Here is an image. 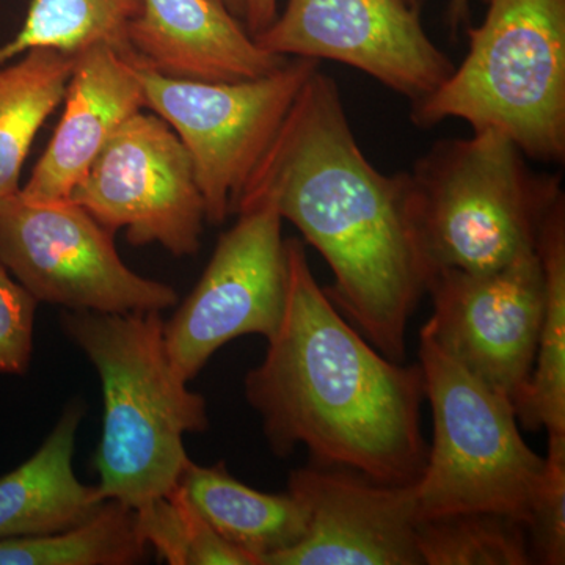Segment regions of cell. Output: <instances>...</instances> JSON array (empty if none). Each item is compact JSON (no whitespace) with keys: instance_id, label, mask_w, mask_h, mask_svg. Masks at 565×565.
Returning a JSON list of instances; mask_svg holds the SVG:
<instances>
[{"instance_id":"6da1fadb","label":"cell","mask_w":565,"mask_h":565,"mask_svg":"<svg viewBox=\"0 0 565 565\" xmlns=\"http://www.w3.org/2000/svg\"><path fill=\"white\" fill-rule=\"evenodd\" d=\"M247 195L273 199L329 264L334 281L323 291L334 307L403 363L408 322L429 280L407 173L388 177L367 161L329 74L318 68L305 82L237 202Z\"/></svg>"},{"instance_id":"7a4b0ae2","label":"cell","mask_w":565,"mask_h":565,"mask_svg":"<svg viewBox=\"0 0 565 565\" xmlns=\"http://www.w3.org/2000/svg\"><path fill=\"white\" fill-rule=\"evenodd\" d=\"M288 296L280 327L245 375L247 403L278 457L303 445L319 467L384 484H415L429 446L418 364L386 359L316 281L299 239H286Z\"/></svg>"},{"instance_id":"3957f363","label":"cell","mask_w":565,"mask_h":565,"mask_svg":"<svg viewBox=\"0 0 565 565\" xmlns=\"http://www.w3.org/2000/svg\"><path fill=\"white\" fill-rule=\"evenodd\" d=\"M163 319L151 313L63 310V332L102 379V441L95 456L102 501L141 508L180 484L185 434L210 427L206 399L174 370Z\"/></svg>"},{"instance_id":"277c9868","label":"cell","mask_w":565,"mask_h":565,"mask_svg":"<svg viewBox=\"0 0 565 565\" xmlns=\"http://www.w3.org/2000/svg\"><path fill=\"white\" fill-rule=\"evenodd\" d=\"M407 178L429 278L441 269H500L537 250L546 218L564 196L561 178L531 170L498 129L438 141Z\"/></svg>"},{"instance_id":"5b68a950","label":"cell","mask_w":565,"mask_h":565,"mask_svg":"<svg viewBox=\"0 0 565 565\" xmlns=\"http://www.w3.org/2000/svg\"><path fill=\"white\" fill-rule=\"evenodd\" d=\"M486 2L467 57L412 106V121L426 129L457 118L504 132L526 158L564 162L565 0Z\"/></svg>"},{"instance_id":"8992f818","label":"cell","mask_w":565,"mask_h":565,"mask_svg":"<svg viewBox=\"0 0 565 565\" xmlns=\"http://www.w3.org/2000/svg\"><path fill=\"white\" fill-rule=\"evenodd\" d=\"M434 444L416 482L419 520L455 512L530 519L545 457L523 440L514 405L419 333Z\"/></svg>"},{"instance_id":"52a82bcc","label":"cell","mask_w":565,"mask_h":565,"mask_svg":"<svg viewBox=\"0 0 565 565\" xmlns=\"http://www.w3.org/2000/svg\"><path fill=\"white\" fill-rule=\"evenodd\" d=\"M145 107L162 118L191 156L206 222L221 225L269 150L318 61L289 58L258 79H173L132 61Z\"/></svg>"},{"instance_id":"ba28073f","label":"cell","mask_w":565,"mask_h":565,"mask_svg":"<svg viewBox=\"0 0 565 565\" xmlns=\"http://www.w3.org/2000/svg\"><path fill=\"white\" fill-rule=\"evenodd\" d=\"M0 262L39 302L63 310L162 313L178 305L172 286L129 269L114 233L70 199L2 200Z\"/></svg>"},{"instance_id":"9c48e42d","label":"cell","mask_w":565,"mask_h":565,"mask_svg":"<svg viewBox=\"0 0 565 565\" xmlns=\"http://www.w3.org/2000/svg\"><path fill=\"white\" fill-rule=\"evenodd\" d=\"M237 221L223 233L211 262L169 322L167 352L191 382L211 356L236 338L270 340L280 327L288 296V252L282 217L267 195L243 196Z\"/></svg>"},{"instance_id":"30bf717a","label":"cell","mask_w":565,"mask_h":565,"mask_svg":"<svg viewBox=\"0 0 565 565\" xmlns=\"http://www.w3.org/2000/svg\"><path fill=\"white\" fill-rule=\"evenodd\" d=\"M70 200L136 247L159 244L177 258L200 250L206 212L192 159L156 114L122 122Z\"/></svg>"},{"instance_id":"8fae6325","label":"cell","mask_w":565,"mask_h":565,"mask_svg":"<svg viewBox=\"0 0 565 565\" xmlns=\"http://www.w3.org/2000/svg\"><path fill=\"white\" fill-rule=\"evenodd\" d=\"M426 294L434 311L422 333L515 408L533 375L544 318L539 252L487 273L437 270Z\"/></svg>"},{"instance_id":"7c38bea8","label":"cell","mask_w":565,"mask_h":565,"mask_svg":"<svg viewBox=\"0 0 565 565\" xmlns=\"http://www.w3.org/2000/svg\"><path fill=\"white\" fill-rule=\"evenodd\" d=\"M253 40L282 57L344 63L412 104L433 95L456 68L405 0H288Z\"/></svg>"},{"instance_id":"4fadbf2b","label":"cell","mask_w":565,"mask_h":565,"mask_svg":"<svg viewBox=\"0 0 565 565\" xmlns=\"http://www.w3.org/2000/svg\"><path fill=\"white\" fill-rule=\"evenodd\" d=\"M288 492L307 509V534L267 565H423L416 482L316 465L294 470Z\"/></svg>"},{"instance_id":"5bb4252c","label":"cell","mask_w":565,"mask_h":565,"mask_svg":"<svg viewBox=\"0 0 565 565\" xmlns=\"http://www.w3.org/2000/svg\"><path fill=\"white\" fill-rule=\"evenodd\" d=\"M65 109L20 195L31 202L68 200L122 122L145 109L132 62L109 46L74 55Z\"/></svg>"},{"instance_id":"9a60e30c","label":"cell","mask_w":565,"mask_h":565,"mask_svg":"<svg viewBox=\"0 0 565 565\" xmlns=\"http://www.w3.org/2000/svg\"><path fill=\"white\" fill-rule=\"evenodd\" d=\"M137 62L173 79H258L289 57L262 50L222 0H143L129 28Z\"/></svg>"},{"instance_id":"2e32d148","label":"cell","mask_w":565,"mask_h":565,"mask_svg":"<svg viewBox=\"0 0 565 565\" xmlns=\"http://www.w3.org/2000/svg\"><path fill=\"white\" fill-rule=\"evenodd\" d=\"M84 415L81 399L66 405L39 451L0 476V539L68 530L102 508L96 487L82 484L73 468Z\"/></svg>"},{"instance_id":"e0dca14e","label":"cell","mask_w":565,"mask_h":565,"mask_svg":"<svg viewBox=\"0 0 565 565\" xmlns=\"http://www.w3.org/2000/svg\"><path fill=\"white\" fill-rule=\"evenodd\" d=\"M178 486L206 522L256 565H267L307 534V509L294 494L252 489L230 475L223 462L189 463Z\"/></svg>"},{"instance_id":"ac0fdd59","label":"cell","mask_w":565,"mask_h":565,"mask_svg":"<svg viewBox=\"0 0 565 565\" xmlns=\"http://www.w3.org/2000/svg\"><path fill=\"white\" fill-rule=\"evenodd\" d=\"M74 55L32 50L0 66V202L21 191L36 132L65 98Z\"/></svg>"},{"instance_id":"d6986e66","label":"cell","mask_w":565,"mask_h":565,"mask_svg":"<svg viewBox=\"0 0 565 565\" xmlns=\"http://www.w3.org/2000/svg\"><path fill=\"white\" fill-rule=\"evenodd\" d=\"M545 308L530 385L515 405L527 430L565 434V199L550 212L537 244Z\"/></svg>"},{"instance_id":"ffe728a7","label":"cell","mask_w":565,"mask_h":565,"mask_svg":"<svg viewBox=\"0 0 565 565\" xmlns=\"http://www.w3.org/2000/svg\"><path fill=\"white\" fill-rule=\"evenodd\" d=\"M141 6L143 0H32L20 32L0 46V66L32 50L77 55L95 46L137 61L129 28Z\"/></svg>"},{"instance_id":"44dd1931","label":"cell","mask_w":565,"mask_h":565,"mask_svg":"<svg viewBox=\"0 0 565 565\" xmlns=\"http://www.w3.org/2000/svg\"><path fill=\"white\" fill-rule=\"evenodd\" d=\"M147 555L136 511L110 500L68 530L0 539V565H132Z\"/></svg>"},{"instance_id":"7402d4cb","label":"cell","mask_w":565,"mask_h":565,"mask_svg":"<svg viewBox=\"0 0 565 565\" xmlns=\"http://www.w3.org/2000/svg\"><path fill=\"white\" fill-rule=\"evenodd\" d=\"M423 565H531L525 523L498 512H455L419 520Z\"/></svg>"},{"instance_id":"603a6c76","label":"cell","mask_w":565,"mask_h":565,"mask_svg":"<svg viewBox=\"0 0 565 565\" xmlns=\"http://www.w3.org/2000/svg\"><path fill=\"white\" fill-rule=\"evenodd\" d=\"M137 531L148 548L170 565H256L222 537L178 486L136 509Z\"/></svg>"},{"instance_id":"cb8c5ba5","label":"cell","mask_w":565,"mask_h":565,"mask_svg":"<svg viewBox=\"0 0 565 565\" xmlns=\"http://www.w3.org/2000/svg\"><path fill=\"white\" fill-rule=\"evenodd\" d=\"M526 531L534 564H565V434H548L545 471Z\"/></svg>"},{"instance_id":"d4e9b609","label":"cell","mask_w":565,"mask_h":565,"mask_svg":"<svg viewBox=\"0 0 565 565\" xmlns=\"http://www.w3.org/2000/svg\"><path fill=\"white\" fill-rule=\"evenodd\" d=\"M39 303L0 262V374L24 375L31 367Z\"/></svg>"},{"instance_id":"484cf974","label":"cell","mask_w":565,"mask_h":565,"mask_svg":"<svg viewBox=\"0 0 565 565\" xmlns=\"http://www.w3.org/2000/svg\"><path fill=\"white\" fill-rule=\"evenodd\" d=\"M278 17V0H245L243 22L252 36L266 31Z\"/></svg>"},{"instance_id":"4316f807","label":"cell","mask_w":565,"mask_h":565,"mask_svg":"<svg viewBox=\"0 0 565 565\" xmlns=\"http://www.w3.org/2000/svg\"><path fill=\"white\" fill-rule=\"evenodd\" d=\"M470 17V0H449L448 21L452 31H457Z\"/></svg>"},{"instance_id":"83f0119b","label":"cell","mask_w":565,"mask_h":565,"mask_svg":"<svg viewBox=\"0 0 565 565\" xmlns=\"http://www.w3.org/2000/svg\"><path fill=\"white\" fill-rule=\"evenodd\" d=\"M222 2L225 3L226 9L232 11L234 17L239 18V20L243 21L245 0H222Z\"/></svg>"},{"instance_id":"f1b7e54d","label":"cell","mask_w":565,"mask_h":565,"mask_svg":"<svg viewBox=\"0 0 565 565\" xmlns=\"http://www.w3.org/2000/svg\"><path fill=\"white\" fill-rule=\"evenodd\" d=\"M408 6L414 7L415 10H422L424 0H405Z\"/></svg>"}]
</instances>
